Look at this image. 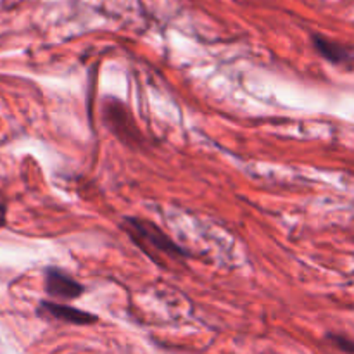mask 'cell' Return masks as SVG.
<instances>
[{"mask_svg": "<svg viewBox=\"0 0 354 354\" xmlns=\"http://www.w3.org/2000/svg\"><path fill=\"white\" fill-rule=\"evenodd\" d=\"M104 118H106V123L111 128V131L118 135L124 144H137V142L142 140V133L137 124H135L131 114L118 100H106V104H104Z\"/></svg>", "mask_w": 354, "mask_h": 354, "instance_id": "2", "label": "cell"}, {"mask_svg": "<svg viewBox=\"0 0 354 354\" xmlns=\"http://www.w3.org/2000/svg\"><path fill=\"white\" fill-rule=\"evenodd\" d=\"M7 223V206L0 201V228Z\"/></svg>", "mask_w": 354, "mask_h": 354, "instance_id": "7", "label": "cell"}, {"mask_svg": "<svg viewBox=\"0 0 354 354\" xmlns=\"http://www.w3.org/2000/svg\"><path fill=\"white\" fill-rule=\"evenodd\" d=\"M38 315L41 317L54 318V320L64 322L69 325H92L99 322V317L93 313H88L80 308L69 306V304L57 303V301H40L38 304Z\"/></svg>", "mask_w": 354, "mask_h": 354, "instance_id": "4", "label": "cell"}, {"mask_svg": "<svg viewBox=\"0 0 354 354\" xmlns=\"http://www.w3.org/2000/svg\"><path fill=\"white\" fill-rule=\"evenodd\" d=\"M44 287L54 301H75L85 292V287L78 280L59 268L45 270Z\"/></svg>", "mask_w": 354, "mask_h": 354, "instance_id": "3", "label": "cell"}, {"mask_svg": "<svg viewBox=\"0 0 354 354\" xmlns=\"http://www.w3.org/2000/svg\"><path fill=\"white\" fill-rule=\"evenodd\" d=\"M328 341L342 353H348V354H354V341H351L349 337L342 334H328L327 335Z\"/></svg>", "mask_w": 354, "mask_h": 354, "instance_id": "6", "label": "cell"}, {"mask_svg": "<svg viewBox=\"0 0 354 354\" xmlns=\"http://www.w3.org/2000/svg\"><path fill=\"white\" fill-rule=\"evenodd\" d=\"M123 228L128 237L151 258L166 256L171 259L187 258V252L154 223L142 218H124Z\"/></svg>", "mask_w": 354, "mask_h": 354, "instance_id": "1", "label": "cell"}, {"mask_svg": "<svg viewBox=\"0 0 354 354\" xmlns=\"http://www.w3.org/2000/svg\"><path fill=\"white\" fill-rule=\"evenodd\" d=\"M313 45L317 48L318 54L324 59H327L332 64H349L353 59V52L349 50L346 45L339 44V41L328 40V38L322 37V35H315L313 37Z\"/></svg>", "mask_w": 354, "mask_h": 354, "instance_id": "5", "label": "cell"}]
</instances>
